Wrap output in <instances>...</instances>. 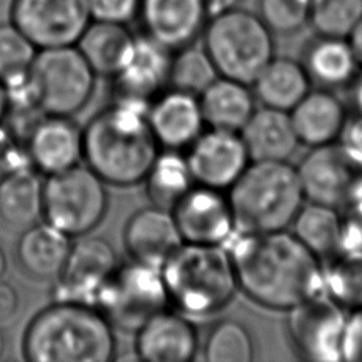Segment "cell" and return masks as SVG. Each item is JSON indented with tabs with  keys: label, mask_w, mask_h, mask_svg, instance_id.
Instances as JSON below:
<instances>
[{
	"label": "cell",
	"mask_w": 362,
	"mask_h": 362,
	"mask_svg": "<svg viewBox=\"0 0 362 362\" xmlns=\"http://www.w3.org/2000/svg\"><path fill=\"white\" fill-rule=\"evenodd\" d=\"M171 57L173 51L143 33L136 34L126 64L112 76L115 102L127 103L147 112L151 102L168 85Z\"/></svg>",
	"instance_id": "13"
},
{
	"label": "cell",
	"mask_w": 362,
	"mask_h": 362,
	"mask_svg": "<svg viewBox=\"0 0 362 362\" xmlns=\"http://www.w3.org/2000/svg\"><path fill=\"white\" fill-rule=\"evenodd\" d=\"M115 247L103 238H81L55 279L54 300L95 305L102 287L119 266Z\"/></svg>",
	"instance_id": "12"
},
{
	"label": "cell",
	"mask_w": 362,
	"mask_h": 362,
	"mask_svg": "<svg viewBox=\"0 0 362 362\" xmlns=\"http://www.w3.org/2000/svg\"><path fill=\"white\" fill-rule=\"evenodd\" d=\"M28 165L31 164L21 139L7 124L0 122V181L10 173Z\"/></svg>",
	"instance_id": "40"
},
{
	"label": "cell",
	"mask_w": 362,
	"mask_h": 362,
	"mask_svg": "<svg viewBox=\"0 0 362 362\" xmlns=\"http://www.w3.org/2000/svg\"><path fill=\"white\" fill-rule=\"evenodd\" d=\"M362 18V0H313L308 23L318 35L348 38Z\"/></svg>",
	"instance_id": "35"
},
{
	"label": "cell",
	"mask_w": 362,
	"mask_h": 362,
	"mask_svg": "<svg viewBox=\"0 0 362 362\" xmlns=\"http://www.w3.org/2000/svg\"><path fill=\"white\" fill-rule=\"evenodd\" d=\"M96 74L76 45L38 49L28 78L44 115L72 116L90 99Z\"/></svg>",
	"instance_id": "7"
},
{
	"label": "cell",
	"mask_w": 362,
	"mask_h": 362,
	"mask_svg": "<svg viewBox=\"0 0 362 362\" xmlns=\"http://www.w3.org/2000/svg\"><path fill=\"white\" fill-rule=\"evenodd\" d=\"M167 304L161 269L132 259L119 263L95 301L113 328L134 332Z\"/></svg>",
	"instance_id": "9"
},
{
	"label": "cell",
	"mask_w": 362,
	"mask_h": 362,
	"mask_svg": "<svg viewBox=\"0 0 362 362\" xmlns=\"http://www.w3.org/2000/svg\"><path fill=\"white\" fill-rule=\"evenodd\" d=\"M235 236L229 253L238 286L259 305L290 310L322 293L318 257L294 233L283 229Z\"/></svg>",
	"instance_id": "1"
},
{
	"label": "cell",
	"mask_w": 362,
	"mask_h": 362,
	"mask_svg": "<svg viewBox=\"0 0 362 362\" xmlns=\"http://www.w3.org/2000/svg\"><path fill=\"white\" fill-rule=\"evenodd\" d=\"M106 211L105 182L88 165L76 164L47 175L42 218L68 236H85L102 222Z\"/></svg>",
	"instance_id": "8"
},
{
	"label": "cell",
	"mask_w": 362,
	"mask_h": 362,
	"mask_svg": "<svg viewBox=\"0 0 362 362\" xmlns=\"http://www.w3.org/2000/svg\"><path fill=\"white\" fill-rule=\"evenodd\" d=\"M150 127L165 150L188 148L204 132L198 96L174 88L164 89L147 110Z\"/></svg>",
	"instance_id": "20"
},
{
	"label": "cell",
	"mask_w": 362,
	"mask_h": 362,
	"mask_svg": "<svg viewBox=\"0 0 362 362\" xmlns=\"http://www.w3.org/2000/svg\"><path fill=\"white\" fill-rule=\"evenodd\" d=\"M354 103L359 115H362V75L356 79L354 86Z\"/></svg>",
	"instance_id": "47"
},
{
	"label": "cell",
	"mask_w": 362,
	"mask_h": 362,
	"mask_svg": "<svg viewBox=\"0 0 362 362\" xmlns=\"http://www.w3.org/2000/svg\"><path fill=\"white\" fill-rule=\"evenodd\" d=\"M208 20L205 0H140L137 16L141 33L173 52L195 44Z\"/></svg>",
	"instance_id": "17"
},
{
	"label": "cell",
	"mask_w": 362,
	"mask_h": 362,
	"mask_svg": "<svg viewBox=\"0 0 362 362\" xmlns=\"http://www.w3.org/2000/svg\"><path fill=\"white\" fill-rule=\"evenodd\" d=\"M348 41L351 42V47L355 52V57L359 62V66H362V18L356 24V27L352 30V33L349 34Z\"/></svg>",
	"instance_id": "44"
},
{
	"label": "cell",
	"mask_w": 362,
	"mask_h": 362,
	"mask_svg": "<svg viewBox=\"0 0 362 362\" xmlns=\"http://www.w3.org/2000/svg\"><path fill=\"white\" fill-rule=\"evenodd\" d=\"M228 191L236 233L283 230L304 199L297 168L287 161H250Z\"/></svg>",
	"instance_id": "5"
},
{
	"label": "cell",
	"mask_w": 362,
	"mask_h": 362,
	"mask_svg": "<svg viewBox=\"0 0 362 362\" xmlns=\"http://www.w3.org/2000/svg\"><path fill=\"white\" fill-rule=\"evenodd\" d=\"M20 310V296L17 290L3 279L0 280V324L13 321Z\"/></svg>",
	"instance_id": "43"
},
{
	"label": "cell",
	"mask_w": 362,
	"mask_h": 362,
	"mask_svg": "<svg viewBox=\"0 0 362 362\" xmlns=\"http://www.w3.org/2000/svg\"><path fill=\"white\" fill-rule=\"evenodd\" d=\"M342 361L362 362V307L346 318L344 341H342Z\"/></svg>",
	"instance_id": "41"
},
{
	"label": "cell",
	"mask_w": 362,
	"mask_h": 362,
	"mask_svg": "<svg viewBox=\"0 0 362 362\" xmlns=\"http://www.w3.org/2000/svg\"><path fill=\"white\" fill-rule=\"evenodd\" d=\"M4 349H6V339H4V335H3V332L0 329V359H1L3 354H4Z\"/></svg>",
	"instance_id": "49"
},
{
	"label": "cell",
	"mask_w": 362,
	"mask_h": 362,
	"mask_svg": "<svg viewBox=\"0 0 362 362\" xmlns=\"http://www.w3.org/2000/svg\"><path fill=\"white\" fill-rule=\"evenodd\" d=\"M291 225L293 233L318 259L339 253L342 216L335 206L310 201V204L301 205Z\"/></svg>",
	"instance_id": "30"
},
{
	"label": "cell",
	"mask_w": 362,
	"mask_h": 362,
	"mask_svg": "<svg viewBox=\"0 0 362 362\" xmlns=\"http://www.w3.org/2000/svg\"><path fill=\"white\" fill-rule=\"evenodd\" d=\"M90 20L129 25L137 20L140 0H86Z\"/></svg>",
	"instance_id": "39"
},
{
	"label": "cell",
	"mask_w": 362,
	"mask_h": 362,
	"mask_svg": "<svg viewBox=\"0 0 362 362\" xmlns=\"http://www.w3.org/2000/svg\"><path fill=\"white\" fill-rule=\"evenodd\" d=\"M8 106H10L8 92H7V88H6L4 82L0 79V122H3L6 119L7 112H8Z\"/></svg>",
	"instance_id": "46"
},
{
	"label": "cell",
	"mask_w": 362,
	"mask_h": 362,
	"mask_svg": "<svg viewBox=\"0 0 362 362\" xmlns=\"http://www.w3.org/2000/svg\"><path fill=\"white\" fill-rule=\"evenodd\" d=\"M134 38L126 24L90 20L75 45L96 75L112 78L126 64Z\"/></svg>",
	"instance_id": "24"
},
{
	"label": "cell",
	"mask_w": 362,
	"mask_h": 362,
	"mask_svg": "<svg viewBox=\"0 0 362 362\" xmlns=\"http://www.w3.org/2000/svg\"><path fill=\"white\" fill-rule=\"evenodd\" d=\"M44 181L31 165L0 181V221L11 229H25L42 216Z\"/></svg>",
	"instance_id": "28"
},
{
	"label": "cell",
	"mask_w": 362,
	"mask_h": 362,
	"mask_svg": "<svg viewBox=\"0 0 362 362\" xmlns=\"http://www.w3.org/2000/svg\"><path fill=\"white\" fill-rule=\"evenodd\" d=\"M205 124L240 132L255 112V93L247 83L218 76L199 96Z\"/></svg>",
	"instance_id": "26"
},
{
	"label": "cell",
	"mask_w": 362,
	"mask_h": 362,
	"mask_svg": "<svg viewBox=\"0 0 362 362\" xmlns=\"http://www.w3.org/2000/svg\"><path fill=\"white\" fill-rule=\"evenodd\" d=\"M252 85L255 98L263 106L290 112L310 92V76L303 64L273 57Z\"/></svg>",
	"instance_id": "27"
},
{
	"label": "cell",
	"mask_w": 362,
	"mask_h": 362,
	"mask_svg": "<svg viewBox=\"0 0 362 362\" xmlns=\"http://www.w3.org/2000/svg\"><path fill=\"white\" fill-rule=\"evenodd\" d=\"M134 354L146 362H189L198 351L195 325L180 314L163 310L137 331Z\"/></svg>",
	"instance_id": "21"
},
{
	"label": "cell",
	"mask_w": 362,
	"mask_h": 362,
	"mask_svg": "<svg viewBox=\"0 0 362 362\" xmlns=\"http://www.w3.org/2000/svg\"><path fill=\"white\" fill-rule=\"evenodd\" d=\"M86 165L105 184L130 187L144 181L160 153L147 112L113 102L96 113L82 129Z\"/></svg>",
	"instance_id": "2"
},
{
	"label": "cell",
	"mask_w": 362,
	"mask_h": 362,
	"mask_svg": "<svg viewBox=\"0 0 362 362\" xmlns=\"http://www.w3.org/2000/svg\"><path fill=\"white\" fill-rule=\"evenodd\" d=\"M144 182L153 205L170 211L195 185L187 158L175 150L158 153Z\"/></svg>",
	"instance_id": "31"
},
{
	"label": "cell",
	"mask_w": 362,
	"mask_h": 362,
	"mask_svg": "<svg viewBox=\"0 0 362 362\" xmlns=\"http://www.w3.org/2000/svg\"><path fill=\"white\" fill-rule=\"evenodd\" d=\"M38 48L11 23H0V79L4 85L24 78Z\"/></svg>",
	"instance_id": "36"
},
{
	"label": "cell",
	"mask_w": 362,
	"mask_h": 362,
	"mask_svg": "<svg viewBox=\"0 0 362 362\" xmlns=\"http://www.w3.org/2000/svg\"><path fill=\"white\" fill-rule=\"evenodd\" d=\"M171 212L187 243L223 245L236 235L232 208L222 189L195 184Z\"/></svg>",
	"instance_id": "16"
},
{
	"label": "cell",
	"mask_w": 362,
	"mask_h": 362,
	"mask_svg": "<svg viewBox=\"0 0 362 362\" xmlns=\"http://www.w3.org/2000/svg\"><path fill=\"white\" fill-rule=\"evenodd\" d=\"M185 158L195 184L222 191L229 189L252 161L239 132L212 127L188 147Z\"/></svg>",
	"instance_id": "15"
},
{
	"label": "cell",
	"mask_w": 362,
	"mask_h": 362,
	"mask_svg": "<svg viewBox=\"0 0 362 362\" xmlns=\"http://www.w3.org/2000/svg\"><path fill=\"white\" fill-rule=\"evenodd\" d=\"M313 0H257V14L273 34L290 35L310 20Z\"/></svg>",
	"instance_id": "37"
},
{
	"label": "cell",
	"mask_w": 362,
	"mask_h": 362,
	"mask_svg": "<svg viewBox=\"0 0 362 362\" xmlns=\"http://www.w3.org/2000/svg\"><path fill=\"white\" fill-rule=\"evenodd\" d=\"M287 332L300 358L313 362L342 361L346 325L344 307L328 294L318 293L288 310Z\"/></svg>",
	"instance_id": "10"
},
{
	"label": "cell",
	"mask_w": 362,
	"mask_h": 362,
	"mask_svg": "<svg viewBox=\"0 0 362 362\" xmlns=\"http://www.w3.org/2000/svg\"><path fill=\"white\" fill-rule=\"evenodd\" d=\"M206 1V7L209 11V17L219 14L222 11L235 8L239 6L240 0H205Z\"/></svg>",
	"instance_id": "45"
},
{
	"label": "cell",
	"mask_w": 362,
	"mask_h": 362,
	"mask_svg": "<svg viewBox=\"0 0 362 362\" xmlns=\"http://www.w3.org/2000/svg\"><path fill=\"white\" fill-rule=\"evenodd\" d=\"M219 76L204 47L187 45L173 52L168 86L199 96Z\"/></svg>",
	"instance_id": "32"
},
{
	"label": "cell",
	"mask_w": 362,
	"mask_h": 362,
	"mask_svg": "<svg viewBox=\"0 0 362 362\" xmlns=\"http://www.w3.org/2000/svg\"><path fill=\"white\" fill-rule=\"evenodd\" d=\"M303 66L310 79L335 88L355 78L359 62L348 38L318 35L307 47Z\"/></svg>",
	"instance_id": "29"
},
{
	"label": "cell",
	"mask_w": 362,
	"mask_h": 362,
	"mask_svg": "<svg viewBox=\"0 0 362 362\" xmlns=\"http://www.w3.org/2000/svg\"><path fill=\"white\" fill-rule=\"evenodd\" d=\"M6 270H7V259H6V255H4V252L0 246V280L3 279Z\"/></svg>",
	"instance_id": "48"
},
{
	"label": "cell",
	"mask_w": 362,
	"mask_h": 362,
	"mask_svg": "<svg viewBox=\"0 0 362 362\" xmlns=\"http://www.w3.org/2000/svg\"><path fill=\"white\" fill-rule=\"evenodd\" d=\"M8 21L44 49L75 45L90 16L86 0H11Z\"/></svg>",
	"instance_id": "11"
},
{
	"label": "cell",
	"mask_w": 362,
	"mask_h": 362,
	"mask_svg": "<svg viewBox=\"0 0 362 362\" xmlns=\"http://www.w3.org/2000/svg\"><path fill=\"white\" fill-rule=\"evenodd\" d=\"M322 291L342 307H362V250L335 255L324 272Z\"/></svg>",
	"instance_id": "33"
},
{
	"label": "cell",
	"mask_w": 362,
	"mask_h": 362,
	"mask_svg": "<svg viewBox=\"0 0 362 362\" xmlns=\"http://www.w3.org/2000/svg\"><path fill=\"white\" fill-rule=\"evenodd\" d=\"M34 170L51 175L79 164L83 156L82 129L71 116L44 115L25 137Z\"/></svg>",
	"instance_id": "18"
},
{
	"label": "cell",
	"mask_w": 362,
	"mask_h": 362,
	"mask_svg": "<svg viewBox=\"0 0 362 362\" xmlns=\"http://www.w3.org/2000/svg\"><path fill=\"white\" fill-rule=\"evenodd\" d=\"M342 216L341 250H362V174L355 182L352 192L345 202Z\"/></svg>",
	"instance_id": "38"
},
{
	"label": "cell",
	"mask_w": 362,
	"mask_h": 362,
	"mask_svg": "<svg viewBox=\"0 0 362 362\" xmlns=\"http://www.w3.org/2000/svg\"><path fill=\"white\" fill-rule=\"evenodd\" d=\"M239 133L252 161H287L300 144L290 112L267 106L255 109Z\"/></svg>",
	"instance_id": "22"
},
{
	"label": "cell",
	"mask_w": 362,
	"mask_h": 362,
	"mask_svg": "<svg viewBox=\"0 0 362 362\" xmlns=\"http://www.w3.org/2000/svg\"><path fill=\"white\" fill-rule=\"evenodd\" d=\"M204 358L209 362H252L255 342L249 329L235 320L216 322L205 338Z\"/></svg>",
	"instance_id": "34"
},
{
	"label": "cell",
	"mask_w": 362,
	"mask_h": 362,
	"mask_svg": "<svg viewBox=\"0 0 362 362\" xmlns=\"http://www.w3.org/2000/svg\"><path fill=\"white\" fill-rule=\"evenodd\" d=\"M170 304L188 315L223 310L239 290L233 262L223 245L184 242L161 266Z\"/></svg>",
	"instance_id": "4"
},
{
	"label": "cell",
	"mask_w": 362,
	"mask_h": 362,
	"mask_svg": "<svg viewBox=\"0 0 362 362\" xmlns=\"http://www.w3.org/2000/svg\"><path fill=\"white\" fill-rule=\"evenodd\" d=\"M132 260L160 267L184 243L170 209L153 205L134 212L123 232Z\"/></svg>",
	"instance_id": "19"
},
{
	"label": "cell",
	"mask_w": 362,
	"mask_h": 362,
	"mask_svg": "<svg viewBox=\"0 0 362 362\" xmlns=\"http://www.w3.org/2000/svg\"><path fill=\"white\" fill-rule=\"evenodd\" d=\"M202 47L219 76L252 85L274 57L273 33L256 11L235 7L211 16Z\"/></svg>",
	"instance_id": "6"
},
{
	"label": "cell",
	"mask_w": 362,
	"mask_h": 362,
	"mask_svg": "<svg viewBox=\"0 0 362 362\" xmlns=\"http://www.w3.org/2000/svg\"><path fill=\"white\" fill-rule=\"evenodd\" d=\"M339 136L341 146L359 165H362V115L358 113L356 117L345 122Z\"/></svg>",
	"instance_id": "42"
},
{
	"label": "cell",
	"mask_w": 362,
	"mask_h": 362,
	"mask_svg": "<svg viewBox=\"0 0 362 362\" xmlns=\"http://www.w3.org/2000/svg\"><path fill=\"white\" fill-rule=\"evenodd\" d=\"M21 348L31 362H109L116 338L95 305L54 300L30 321Z\"/></svg>",
	"instance_id": "3"
},
{
	"label": "cell",
	"mask_w": 362,
	"mask_h": 362,
	"mask_svg": "<svg viewBox=\"0 0 362 362\" xmlns=\"http://www.w3.org/2000/svg\"><path fill=\"white\" fill-rule=\"evenodd\" d=\"M290 112L300 143L310 147L334 143L346 122L339 99L325 90L308 92Z\"/></svg>",
	"instance_id": "25"
},
{
	"label": "cell",
	"mask_w": 362,
	"mask_h": 362,
	"mask_svg": "<svg viewBox=\"0 0 362 362\" xmlns=\"http://www.w3.org/2000/svg\"><path fill=\"white\" fill-rule=\"evenodd\" d=\"M72 238L48 222L25 228L17 242L16 256L23 272L35 280H55L61 273Z\"/></svg>",
	"instance_id": "23"
},
{
	"label": "cell",
	"mask_w": 362,
	"mask_h": 362,
	"mask_svg": "<svg viewBox=\"0 0 362 362\" xmlns=\"http://www.w3.org/2000/svg\"><path fill=\"white\" fill-rule=\"evenodd\" d=\"M304 197L331 206L345 205L358 178L359 165L341 146L328 143L311 147L297 167Z\"/></svg>",
	"instance_id": "14"
}]
</instances>
